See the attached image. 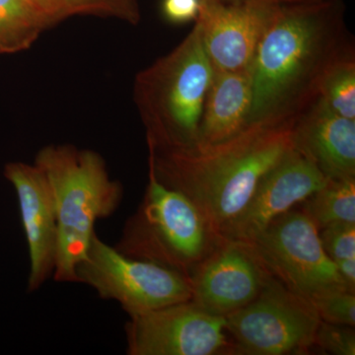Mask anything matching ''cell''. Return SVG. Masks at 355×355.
Segmentation results:
<instances>
[{
	"mask_svg": "<svg viewBox=\"0 0 355 355\" xmlns=\"http://www.w3.org/2000/svg\"><path fill=\"white\" fill-rule=\"evenodd\" d=\"M343 0L279 4L251 67L248 125L294 121L319 96L329 69L354 53Z\"/></svg>",
	"mask_w": 355,
	"mask_h": 355,
	"instance_id": "obj_1",
	"label": "cell"
},
{
	"mask_svg": "<svg viewBox=\"0 0 355 355\" xmlns=\"http://www.w3.org/2000/svg\"><path fill=\"white\" fill-rule=\"evenodd\" d=\"M294 121L250 125L212 146H150V168L161 183L197 205L214 237L220 239L263 175L293 146Z\"/></svg>",
	"mask_w": 355,
	"mask_h": 355,
	"instance_id": "obj_2",
	"label": "cell"
},
{
	"mask_svg": "<svg viewBox=\"0 0 355 355\" xmlns=\"http://www.w3.org/2000/svg\"><path fill=\"white\" fill-rule=\"evenodd\" d=\"M53 191L58 218V249L53 279L77 282L76 268L87 254L95 224L118 209L120 184L110 179L104 161L92 151L49 146L37 157Z\"/></svg>",
	"mask_w": 355,
	"mask_h": 355,
	"instance_id": "obj_3",
	"label": "cell"
},
{
	"mask_svg": "<svg viewBox=\"0 0 355 355\" xmlns=\"http://www.w3.org/2000/svg\"><path fill=\"white\" fill-rule=\"evenodd\" d=\"M197 24L169 57L140 79V100L155 147L197 144L205 96L214 76Z\"/></svg>",
	"mask_w": 355,
	"mask_h": 355,
	"instance_id": "obj_4",
	"label": "cell"
},
{
	"mask_svg": "<svg viewBox=\"0 0 355 355\" xmlns=\"http://www.w3.org/2000/svg\"><path fill=\"white\" fill-rule=\"evenodd\" d=\"M210 236L214 235L197 205L161 183L150 168L144 202L125 224L116 248L132 258L183 272L205 257Z\"/></svg>",
	"mask_w": 355,
	"mask_h": 355,
	"instance_id": "obj_5",
	"label": "cell"
},
{
	"mask_svg": "<svg viewBox=\"0 0 355 355\" xmlns=\"http://www.w3.org/2000/svg\"><path fill=\"white\" fill-rule=\"evenodd\" d=\"M76 275L77 282L92 287L103 299L118 302L130 318L191 299L190 279L183 272L128 257L97 234Z\"/></svg>",
	"mask_w": 355,
	"mask_h": 355,
	"instance_id": "obj_6",
	"label": "cell"
},
{
	"mask_svg": "<svg viewBox=\"0 0 355 355\" xmlns=\"http://www.w3.org/2000/svg\"><path fill=\"white\" fill-rule=\"evenodd\" d=\"M319 231L304 211L288 210L243 245L266 272L311 302L328 292L347 291L322 246Z\"/></svg>",
	"mask_w": 355,
	"mask_h": 355,
	"instance_id": "obj_7",
	"label": "cell"
},
{
	"mask_svg": "<svg viewBox=\"0 0 355 355\" xmlns=\"http://www.w3.org/2000/svg\"><path fill=\"white\" fill-rule=\"evenodd\" d=\"M225 318L238 350L253 355L303 352L314 345L322 322L309 300L289 291L268 272L257 297Z\"/></svg>",
	"mask_w": 355,
	"mask_h": 355,
	"instance_id": "obj_8",
	"label": "cell"
},
{
	"mask_svg": "<svg viewBox=\"0 0 355 355\" xmlns=\"http://www.w3.org/2000/svg\"><path fill=\"white\" fill-rule=\"evenodd\" d=\"M226 318L189 300L130 318V355H212L227 347Z\"/></svg>",
	"mask_w": 355,
	"mask_h": 355,
	"instance_id": "obj_9",
	"label": "cell"
},
{
	"mask_svg": "<svg viewBox=\"0 0 355 355\" xmlns=\"http://www.w3.org/2000/svg\"><path fill=\"white\" fill-rule=\"evenodd\" d=\"M279 6L272 0H200L196 24L214 69L250 70L261 36Z\"/></svg>",
	"mask_w": 355,
	"mask_h": 355,
	"instance_id": "obj_10",
	"label": "cell"
},
{
	"mask_svg": "<svg viewBox=\"0 0 355 355\" xmlns=\"http://www.w3.org/2000/svg\"><path fill=\"white\" fill-rule=\"evenodd\" d=\"M328 180L310 159L292 146L263 175L246 207L222 231L220 240L246 244L273 219L323 188Z\"/></svg>",
	"mask_w": 355,
	"mask_h": 355,
	"instance_id": "obj_11",
	"label": "cell"
},
{
	"mask_svg": "<svg viewBox=\"0 0 355 355\" xmlns=\"http://www.w3.org/2000/svg\"><path fill=\"white\" fill-rule=\"evenodd\" d=\"M19 203L30 257L28 291H38L55 270L58 218L50 182L39 166L9 163L4 170Z\"/></svg>",
	"mask_w": 355,
	"mask_h": 355,
	"instance_id": "obj_12",
	"label": "cell"
},
{
	"mask_svg": "<svg viewBox=\"0 0 355 355\" xmlns=\"http://www.w3.org/2000/svg\"><path fill=\"white\" fill-rule=\"evenodd\" d=\"M224 242L190 282L191 301L225 317L257 297L268 272L241 243Z\"/></svg>",
	"mask_w": 355,
	"mask_h": 355,
	"instance_id": "obj_13",
	"label": "cell"
},
{
	"mask_svg": "<svg viewBox=\"0 0 355 355\" xmlns=\"http://www.w3.org/2000/svg\"><path fill=\"white\" fill-rule=\"evenodd\" d=\"M292 141L327 179L355 178V121L336 114L319 97L294 121Z\"/></svg>",
	"mask_w": 355,
	"mask_h": 355,
	"instance_id": "obj_14",
	"label": "cell"
},
{
	"mask_svg": "<svg viewBox=\"0 0 355 355\" xmlns=\"http://www.w3.org/2000/svg\"><path fill=\"white\" fill-rule=\"evenodd\" d=\"M252 103L250 70L216 71L205 96L197 146L232 139L248 127Z\"/></svg>",
	"mask_w": 355,
	"mask_h": 355,
	"instance_id": "obj_15",
	"label": "cell"
},
{
	"mask_svg": "<svg viewBox=\"0 0 355 355\" xmlns=\"http://www.w3.org/2000/svg\"><path fill=\"white\" fill-rule=\"evenodd\" d=\"M55 16L49 0H0V53L25 46Z\"/></svg>",
	"mask_w": 355,
	"mask_h": 355,
	"instance_id": "obj_16",
	"label": "cell"
},
{
	"mask_svg": "<svg viewBox=\"0 0 355 355\" xmlns=\"http://www.w3.org/2000/svg\"><path fill=\"white\" fill-rule=\"evenodd\" d=\"M303 202L305 214L319 230L336 222H355V178L329 179Z\"/></svg>",
	"mask_w": 355,
	"mask_h": 355,
	"instance_id": "obj_17",
	"label": "cell"
},
{
	"mask_svg": "<svg viewBox=\"0 0 355 355\" xmlns=\"http://www.w3.org/2000/svg\"><path fill=\"white\" fill-rule=\"evenodd\" d=\"M318 97L336 114L355 121L354 51L331 65L322 80Z\"/></svg>",
	"mask_w": 355,
	"mask_h": 355,
	"instance_id": "obj_18",
	"label": "cell"
},
{
	"mask_svg": "<svg viewBox=\"0 0 355 355\" xmlns=\"http://www.w3.org/2000/svg\"><path fill=\"white\" fill-rule=\"evenodd\" d=\"M322 321L352 327L355 324V296L347 291L324 293L311 301Z\"/></svg>",
	"mask_w": 355,
	"mask_h": 355,
	"instance_id": "obj_19",
	"label": "cell"
},
{
	"mask_svg": "<svg viewBox=\"0 0 355 355\" xmlns=\"http://www.w3.org/2000/svg\"><path fill=\"white\" fill-rule=\"evenodd\" d=\"M321 229L322 246L334 263L355 257V222H336Z\"/></svg>",
	"mask_w": 355,
	"mask_h": 355,
	"instance_id": "obj_20",
	"label": "cell"
},
{
	"mask_svg": "<svg viewBox=\"0 0 355 355\" xmlns=\"http://www.w3.org/2000/svg\"><path fill=\"white\" fill-rule=\"evenodd\" d=\"M58 15L76 11H114L130 20L139 18L137 0H51Z\"/></svg>",
	"mask_w": 355,
	"mask_h": 355,
	"instance_id": "obj_21",
	"label": "cell"
},
{
	"mask_svg": "<svg viewBox=\"0 0 355 355\" xmlns=\"http://www.w3.org/2000/svg\"><path fill=\"white\" fill-rule=\"evenodd\" d=\"M315 343L333 354H355V335L352 327L322 321Z\"/></svg>",
	"mask_w": 355,
	"mask_h": 355,
	"instance_id": "obj_22",
	"label": "cell"
},
{
	"mask_svg": "<svg viewBox=\"0 0 355 355\" xmlns=\"http://www.w3.org/2000/svg\"><path fill=\"white\" fill-rule=\"evenodd\" d=\"M198 11L200 0H163V15L176 24L197 19Z\"/></svg>",
	"mask_w": 355,
	"mask_h": 355,
	"instance_id": "obj_23",
	"label": "cell"
},
{
	"mask_svg": "<svg viewBox=\"0 0 355 355\" xmlns=\"http://www.w3.org/2000/svg\"><path fill=\"white\" fill-rule=\"evenodd\" d=\"M336 270L347 291L354 293L355 287V257L335 261Z\"/></svg>",
	"mask_w": 355,
	"mask_h": 355,
	"instance_id": "obj_24",
	"label": "cell"
},
{
	"mask_svg": "<svg viewBox=\"0 0 355 355\" xmlns=\"http://www.w3.org/2000/svg\"><path fill=\"white\" fill-rule=\"evenodd\" d=\"M224 1H239V0H224ZM273 2L277 3L284 4V3H293V2H301L308 1V0H272Z\"/></svg>",
	"mask_w": 355,
	"mask_h": 355,
	"instance_id": "obj_25",
	"label": "cell"
}]
</instances>
